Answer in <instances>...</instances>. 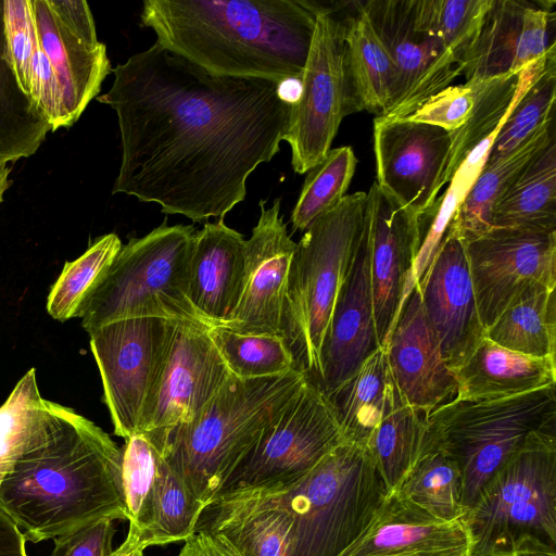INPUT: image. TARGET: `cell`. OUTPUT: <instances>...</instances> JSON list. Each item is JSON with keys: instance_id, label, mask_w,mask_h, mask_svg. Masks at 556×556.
<instances>
[{"instance_id": "cell-1", "label": "cell", "mask_w": 556, "mask_h": 556, "mask_svg": "<svg viewBox=\"0 0 556 556\" xmlns=\"http://www.w3.org/2000/svg\"><path fill=\"white\" fill-rule=\"evenodd\" d=\"M112 72L97 100L118 121L113 194L192 222L224 218L245 199L249 176L280 150L291 104L278 83L214 75L156 42Z\"/></svg>"}, {"instance_id": "cell-2", "label": "cell", "mask_w": 556, "mask_h": 556, "mask_svg": "<svg viewBox=\"0 0 556 556\" xmlns=\"http://www.w3.org/2000/svg\"><path fill=\"white\" fill-rule=\"evenodd\" d=\"M0 509L33 543L102 519L127 521L122 448L91 420L53 402L47 438L0 484Z\"/></svg>"}, {"instance_id": "cell-3", "label": "cell", "mask_w": 556, "mask_h": 556, "mask_svg": "<svg viewBox=\"0 0 556 556\" xmlns=\"http://www.w3.org/2000/svg\"><path fill=\"white\" fill-rule=\"evenodd\" d=\"M140 20L211 74L275 83L302 76L316 23L299 0H146Z\"/></svg>"}, {"instance_id": "cell-4", "label": "cell", "mask_w": 556, "mask_h": 556, "mask_svg": "<svg viewBox=\"0 0 556 556\" xmlns=\"http://www.w3.org/2000/svg\"><path fill=\"white\" fill-rule=\"evenodd\" d=\"M308 379L305 371L242 379L231 372L213 400L166 437L163 455L206 507Z\"/></svg>"}, {"instance_id": "cell-5", "label": "cell", "mask_w": 556, "mask_h": 556, "mask_svg": "<svg viewBox=\"0 0 556 556\" xmlns=\"http://www.w3.org/2000/svg\"><path fill=\"white\" fill-rule=\"evenodd\" d=\"M366 203V192L346 194L304 230L291 261L281 336L295 367L314 382L337 296L364 237Z\"/></svg>"}, {"instance_id": "cell-6", "label": "cell", "mask_w": 556, "mask_h": 556, "mask_svg": "<svg viewBox=\"0 0 556 556\" xmlns=\"http://www.w3.org/2000/svg\"><path fill=\"white\" fill-rule=\"evenodd\" d=\"M193 225L165 219L141 238H131L90 289L75 317L89 332L111 321L159 317L205 321L189 298Z\"/></svg>"}, {"instance_id": "cell-7", "label": "cell", "mask_w": 556, "mask_h": 556, "mask_svg": "<svg viewBox=\"0 0 556 556\" xmlns=\"http://www.w3.org/2000/svg\"><path fill=\"white\" fill-rule=\"evenodd\" d=\"M294 521L292 556H339L367 529L388 497L366 447L343 441L296 481L267 486Z\"/></svg>"}, {"instance_id": "cell-8", "label": "cell", "mask_w": 556, "mask_h": 556, "mask_svg": "<svg viewBox=\"0 0 556 556\" xmlns=\"http://www.w3.org/2000/svg\"><path fill=\"white\" fill-rule=\"evenodd\" d=\"M464 520L470 556L511 553L525 536L556 547V419L528 435Z\"/></svg>"}, {"instance_id": "cell-9", "label": "cell", "mask_w": 556, "mask_h": 556, "mask_svg": "<svg viewBox=\"0 0 556 556\" xmlns=\"http://www.w3.org/2000/svg\"><path fill=\"white\" fill-rule=\"evenodd\" d=\"M553 419L555 386L497 400L454 399L428 415L429 428L460 471L466 513L528 435Z\"/></svg>"}, {"instance_id": "cell-10", "label": "cell", "mask_w": 556, "mask_h": 556, "mask_svg": "<svg viewBox=\"0 0 556 556\" xmlns=\"http://www.w3.org/2000/svg\"><path fill=\"white\" fill-rule=\"evenodd\" d=\"M301 4L316 16V23L301 76L302 92L290 105L283 140L291 148L294 172L305 174L331 150L342 119L359 109L348 68L343 18L312 2Z\"/></svg>"}, {"instance_id": "cell-11", "label": "cell", "mask_w": 556, "mask_h": 556, "mask_svg": "<svg viewBox=\"0 0 556 556\" xmlns=\"http://www.w3.org/2000/svg\"><path fill=\"white\" fill-rule=\"evenodd\" d=\"M172 330L173 320L141 317L111 321L88 332L114 434L124 440L140 432Z\"/></svg>"}, {"instance_id": "cell-12", "label": "cell", "mask_w": 556, "mask_h": 556, "mask_svg": "<svg viewBox=\"0 0 556 556\" xmlns=\"http://www.w3.org/2000/svg\"><path fill=\"white\" fill-rule=\"evenodd\" d=\"M343 441L328 396L308 378L232 472L222 492L292 483Z\"/></svg>"}, {"instance_id": "cell-13", "label": "cell", "mask_w": 556, "mask_h": 556, "mask_svg": "<svg viewBox=\"0 0 556 556\" xmlns=\"http://www.w3.org/2000/svg\"><path fill=\"white\" fill-rule=\"evenodd\" d=\"M465 248L485 331L532 287L556 288V231L491 227Z\"/></svg>"}, {"instance_id": "cell-14", "label": "cell", "mask_w": 556, "mask_h": 556, "mask_svg": "<svg viewBox=\"0 0 556 556\" xmlns=\"http://www.w3.org/2000/svg\"><path fill=\"white\" fill-rule=\"evenodd\" d=\"M208 328L173 320L165 362L140 429L162 451L167 434L193 419L230 375Z\"/></svg>"}, {"instance_id": "cell-15", "label": "cell", "mask_w": 556, "mask_h": 556, "mask_svg": "<svg viewBox=\"0 0 556 556\" xmlns=\"http://www.w3.org/2000/svg\"><path fill=\"white\" fill-rule=\"evenodd\" d=\"M396 71L395 94L381 117L402 119L463 74V63L440 40L420 30L413 0L361 2Z\"/></svg>"}, {"instance_id": "cell-16", "label": "cell", "mask_w": 556, "mask_h": 556, "mask_svg": "<svg viewBox=\"0 0 556 556\" xmlns=\"http://www.w3.org/2000/svg\"><path fill=\"white\" fill-rule=\"evenodd\" d=\"M451 132L430 124L374 119L377 185L403 207L429 213L444 186Z\"/></svg>"}, {"instance_id": "cell-17", "label": "cell", "mask_w": 556, "mask_h": 556, "mask_svg": "<svg viewBox=\"0 0 556 556\" xmlns=\"http://www.w3.org/2000/svg\"><path fill=\"white\" fill-rule=\"evenodd\" d=\"M424 215L400 205L375 181L367 192L366 235L377 341L384 349L404 305L424 233Z\"/></svg>"}, {"instance_id": "cell-18", "label": "cell", "mask_w": 556, "mask_h": 556, "mask_svg": "<svg viewBox=\"0 0 556 556\" xmlns=\"http://www.w3.org/2000/svg\"><path fill=\"white\" fill-rule=\"evenodd\" d=\"M261 214L245 240L241 294L230 319L223 325L239 333L281 334L288 276L296 243L280 214V199L270 207L260 201Z\"/></svg>"}, {"instance_id": "cell-19", "label": "cell", "mask_w": 556, "mask_h": 556, "mask_svg": "<svg viewBox=\"0 0 556 556\" xmlns=\"http://www.w3.org/2000/svg\"><path fill=\"white\" fill-rule=\"evenodd\" d=\"M425 315L441 355L454 370L485 337L476 303L465 242L448 228L420 288Z\"/></svg>"}, {"instance_id": "cell-20", "label": "cell", "mask_w": 556, "mask_h": 556, "mask_svg": "<svg viewBox=\"0 0 556 556\" xmlns=\"http://www.w3.org/2000/svg\"><path fill=\"white\" fill-rule=\"evenodd\" d=\"M553 3L493 0L463 60L466 80L519 74L546 54L556 45Z\"/></svg>"}, {"instance_id": "cell-21", "label": "cell", "mask_w": 556, "mask_h": 556, "mask_svg": "<svg viewBox=\"0 0 556 556\" xmlns=\"http://www.w3.org/2000/svg\"><path fill=\"white\" fill-rule=\"evenodd\" d=\"M384 351L396 388L415 409L429 415L456 397L457 380L441 355L417 288L405 300Z\"/></svg>"}, {"instance_id": "cell-22", "label": "cell", "mask_w": 556, "mask_h": 556, "mask_svg": "<svg viewBox=\"0 0 556 556\" xmlns=\"http://www.w3.org/2000/svg\"><path fill=\"white\" fill-rule=\"evenodd\" d=\"M228 541L241 556H292L294 521L270 488H237L217 495L203 510L195 532Z\"/></svg>"}, {"instance_id": "cell-23", "label": "cell", "mask_w": 556, "mask_h": 556, "mask_svg": "<svg viewBox=\"0 0 556 556\" xmlns=\"http://www.w3.org/2000/svg\"><path fill=\"white\" fill-rule=\"evenodd\" d=\"M365 232L354 263L339 291L321 352L317 386L329 394L379 349Z\"/></svg>"}, {"instance_id": "cell-24", "label": "cell", "mask_w": 556, "mask_h": 556, "mask_svg": "<svg viewBox=\"0 0 556 556\" xmlns=\"http://www.w3.org/2000/svg\"><path fill=\"white\" fill-rule=\"evenodd\" d=\"M464 518L442 521L388 495L362 535L339 556H470Z\"/></svg>"}, {"instance_id": "cell-25", "label": "cell", "mask_w": 556, "mask_h": 556, "mask_svg": "<svg viewBox=\"0 0 556 556\" xmlns=\"http://www.w3.org/2000/svg\"><path fill=\"white\" fill-rule=\"evenodd\" d=\"M245 239L224 218L205 223L193 237L190 302L208 327L223 326L238 304L244 276Z\"/></svg>"}, {"instance_id": "cell-26", "label": "cell", "mask_w": 556, "mask_h": 556, "mask_svg": "<svg viewBox=\"0 0 556 556\" xmlns=\"http://www.w3.org/2000/svg\"><path fill=\"white\" fill-rule=\"evenodd\" d=\"M37 36L61 86L72 126L112 72L104 43L90 45L74 36L54 16L48 0H31Z\"/></svg>"}, {"instance_id": "cell-27", "label": "cell", "mask_w": 556, "mask_h": 556, "mask_svg": "<svg viewBox=\"0 0 556 556\" xmlns=\"http://www.w3.org/2000/svg\"><path fill=\"white\" fill-rule=\"evenodd\" d=\"M453 372L458 384L455 397L458 400L505 399L556 383L555 358L522 355L492 342L486 337Z\"/></svg>"}, {"instance_id": "cell-28", "label": "cell", "mask_w": 556, "mask_h": 556, "mask_svg": "<svg viewBox=\"0 0 556 556\" xmlns=\"http://www.w3.org/2000/svg\"><path fill=\"white\" fill-rule=\"evenodd\" d=\"M427 417L404 400L390 372L382 415L366 444L389 494L399 486L420 452Z\"/></svg>"}, {"instance_id": "cell-29", "label": "cell", "mask_w": 556, "mask_h": 556, "mask_svg": "<svg viewBox=\"0 0 556 556\" xmlns=\"http://www.w3.org/2000/svg\"><path fill=\"white\" fill-rule=\"evenodd\" d=\"M355 5V12L343 17L352 88L359 111L381 116L394 99L396 71L361 2Z\"/></svg>"}, {"instance_id": "cell-30", "label": "cell", "mask_w": 556, "mask_h": 556, "mask_svg": "<svg viewBox=\"0 0 556 556\" xmlns=\"http://www.w3.org/2000/svg\"><path fill=\"white\" fill-rule=\"evenodd\" d=\"M491 227L556 231V138L535 154L496 201Z\"/></svg>"}, {"instance_id": "cell-31", "label": "cell", "mask_w": 556, "mask_h": 556, "mask_svg": "<svg viewBox=\"0 0 556 556\" xmlns=\"http://www.w3.org/2000/svg\"><path fill=\"white\" fill-rule=\"evenodd\" d=\"M392 493L442 521L465 517L460 471L428 422L415 463Z\"/></svg>"}, {"instance_id": "cell-32", "label": "cell", "mask_w": 556, "mask_h": 556, "mask_svg": "<svg viewBox=\"0 0 556 556\" xmlns=\"http://www.w3.org/2000/svg\"><path fill=\"white\" fill-rule=\"evenodd\" d=\"M555 137L554 117L511 153L485 163L453 216L448 230L464 242L491 228V212L525 166Z\"/></svg>"}, {"instance_id": "cell-33", "label": "cell", "mask_w": 556, "mask_h": 556, "mask_svg": "<svg viewBox=\"0 0 556 556\" xmlns=\"http://www.w3.org/2000/svg\"><path fill=\"white\" fill-rule=\"evenodd\" d=\"M485 337L513 352L555 358L556 288L536 285L506 308Z\"/></svg>"}, {"instance_id": "cell-34", "label": "cell", "mask_w": 556, "mask_h": 556, "mask_svg": "<svg viewBox=\"0 0 556 556\" xmlns=\"http://www.w3.org/2000/svg\"><path fill=\"white\" fill-rule=\"evenodd\" d=\"M53 420V402L39 392L36 369L30 368L0 406V484L15 465L47 438Z\"/></svg>"}, {"instance_id": "cell-35", "label": "cell", "mask_w": 556, "mask_h": 556, "mask_svg": "<svg viewBox=\"0 0 556 556\" xmlns=\"http://www.w3.org/2000/svg\"><path fill=\"white\" fill-rule=\"evenodd\" d=\"M49 131L50 124L23 91L11 65L0 0V163L31 156Z\"/></svg>"}, {"instance_id": "cell-36", "label": "cell", "mask_w": 556, "mask_h": 556, "mask_svg": "<svg viewBox=\"0 0 556 556\" xmlns=\"http://www.w3.org/2000/svg\"><path fill=\"white\" fill-rule=\"evenodd\" d=\"M389 374L386 351L379 348L349 379L326 394L345 441L366 447L382 415Z\"/></svg>"}, {"instance_id": "cell-37", "label": "cell", "mask_w": 556, "mask_h": 556, "mask_svg": "<svg viewBox=\"0 0 556 556\" xmlns=\"http://www.w3.org/2000/svg\"><path fill=\"white\" fill-rule=\"evenodd\" d=\"M204 508L179 473L163 457L152 520L140 541L146 547L185 542L195 533Z\"/></svg>"}, {"instance_id": "cell-38", "label": "cell", "mask_w": 556, "mask_h": 556, "mask_svg": "<svg viewBox=\"0 0 556 556\" xmlns=\"http://www.w3.org/2000/svg\"><path fill=\"white\" fill-rule=\"evenodd\" d=\"M122 448V485L128 531L140 539L152 520L163 451L143 432L125 439Z\"/></svg>"}, {"instance_id": "cell-39", "label": "cell", "mask_w": 556, "mask_h": 556, "mask_svg": "<svg viewBox=\"0 0 556 556\" xmlns=\"http://www.w3.org/2000/svg\"><path fill=\"white\" fill-rule=\"evenodd\" d=\"M229 371L242 379L271 377L296 368L281 334L239 333L222 326L208 328Z\"/></svg>"}, {"instance_id": "cell-40", "label": "cell", "mask_w": 556, "mask_h": 556, "mask_svg": "<svg viewBox=\"0 0 556 556\" xmlns=\"http://www.w3.org/2000/svg\"><path fill=\"white\" fill-rule=\"evenodd\" d=\"M556 99V54L513 105L491 147L485 163L501 159L529 140L554 117Z\"/></svg>"}, {"instance_id": "cell-41", "label": "cell", "mask_w": 556, "mask_h": 556, "mask_svg": "<svg viewBox=\"0 0 556 556\" xmlns=\"http://www.w3.org/2000/svg\"><path fill=\"white\" fill-rule=\"evenodd\" d=\"M357 159L350 146L331 149L307 172L298 202L291 213L294 230H305L319 216L331 211L346 195Z\"/></svg>"}, {"instance_id": "cell-42", "label": "cell", "mask_w": 556, "mask_h": 556, "mask_svg": "<svg viewBox=\"0 0 556 556\" xmlns=\"http://www.w3.org/2000/svg\"><path fill=\"white\" fill-rule=\"evenodd\" d=\"M493 0H413L417 27L462 63L473 45Z\"/></svg>"}, {"instance_id": "cell-43", "label": "cell", "mask_w": 556, "mask_h": 556, "mask_svg": "<svg viewBox=\"0 0 556 556\" xmlns=\"http://www.w3.org/2000/svg\"><path fill=\"white\" fill-rule=\"evenodd\" d=\"M116 233L98 238L78 258L66 262L47 299V312L59 321L75 317L81 302L122 248Z\"/></svg>"}, {"instance_id": "cell-44", "label": "cell", "mask_w": 556, "mask_h": 556, "mask_svg": "<svg viewBox=\"0 0 556 556\" xmlns=\"http://www.w3.org/2000/svg\"><path fill=\"white\" fill-rule=\"evenodd\" d=\"M3 24L11 65L30 98L31 63L39 45L31 0H3Z\"/></svg>"}, {"instance_id": "cell-45", "label": "cell", "mask_w": 556, "mask_h": 556, "mask_svg": "<svg viewBox=\"0 0 556 556\" xmlns=\"http://www.w3.org/2000/svg\"><path fill=\"white\" fill-rule=\"evenodd\" d=\"M472 104L473 90L469 81L450 85L430 97L405 119L430 124L452 132L466 123Z\"/></svg>"}, {"instance_id": "cell-46", "label": "cell", "mask_w": 556, "mask_h": 556, "mask_svg": "<svg viewBox=\"0 0 556 556\" xmlns=\"http://www.w3.org/2000/svg\"><path fill=\"white\" fill-rule=\"evenodd\" d=\"M115 532L110 519L86 525L54 538L51 556H110Z\"/></svg>"}, {"instance_id": "cell-47", "label": "cell", "mask_w": 556, "mask_h": 556, "mask_svg": "<svg viewBox=\"0 0 556 556\" xmlns=\"http://www.w3.org/2000/svg\"><path fill=\"white\" fill-rule=\"evenodd\" d=\"M58 21L74 36L90 45H98L96 25L84 0H48Z\"/></svg>"}, {"instance_id": "cell-48", "label": "cell", "mask_w": 556, "mask_h": 556, "mask_svg": "<svg viewBox=\"0 0 556 556\" xmlns=\"http://www.w3.org/2000/svg\"><path fill=\"white\" fill-rule=\"evenodd\" d=\"M176 556H241L236 548L218 534L197 531L186 540Z\"/></svg>"}, {"instance_id": "cell-49", "label": "cell", "mask_w": 556, "mask_h": 556, "mask_svg": "<svg viewBox=\"0 0 556 556\" xmlns=\"http://www.w3.org/2000/svg\"><path fill=\"white\" fill-rule=\"evenodd\" d=\"M26 538L0 509V556H27Z\"/></svg>"}, {"instance_id": "cell-50", "label": "cell", "mask_w": 556, "mask_h": 556, "mask_svg": "<svg viewBox=\"0 0 556 556\" xmlns=\"http://www.w3.org/2000/svg\"><path fill=\"white\" fill-rule=\"evenodd\" d=\"M515 556H556V547L534 536H525L515 545Z\"/></svg>"}, {"instance_id": "cell-51", "label": "cell", "mask_w": 556, "mask_h": 556, "mask_svg": "<svg viewBox=\"0 0 556 556\" xmlns=\"http://www.w3.org/2000/svg\"><path fill=\"white\" fill-rule=\"evenodd\" d=\"M146 548L139 536L128 531L124 542L110 556H141Z\"/></svg>"}, {"instance_id": "cell-52", "label": "cell", "mask_w": 556, "mask_h": 556, "mask_svg": "<svg viewBox=\"0 0 556 556\" xmlns=\"http://www.w3.org/2000/svg\"><path fill=\"white\" fill-rule=\"evenodd\" d=\"M277 92L281 100L289 104L295 103L302 92V83L300 78H288L280 83L277 86Z\"/></svg>"}, {"instance_id": "cell-53", "label": "cell", "mask_w": 556, "mask_h": 556, "mask_svg": "<svg viewBox=\"0 0 556 556\" xmlns=\"http://www.w3.org/2000/svg\"><path fill=\"white\" fill-rule=\"evenodd\" d=\"M10 168L5 163H0V203L3 201V197L8 188L10 187Z\"/></svg>"}, {"instance_id": "cell-54", "label": "cell", "mask_w": 556, "mask_h": 556, "mask_svg": "<svg viewBox=\"0 0 556 556\" xmlns=\"http://www.w3.org/2000/svg\"><path fill=\"white\" fill-rule=\"evenodd\" d=\"M482 556H515L513 553H493V554H486Z\"/></svg>"}]
</instances>
